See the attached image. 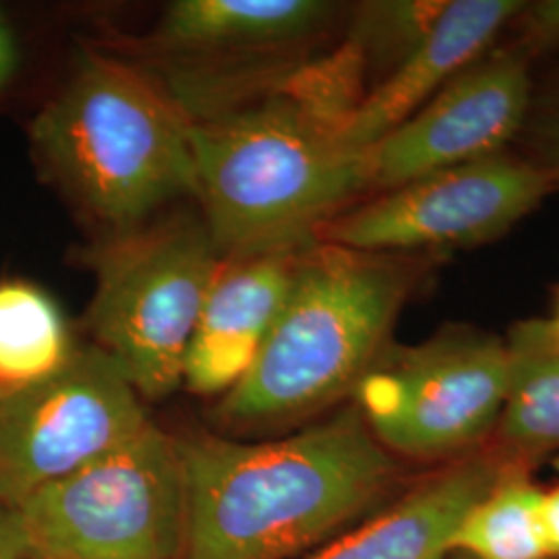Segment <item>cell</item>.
<instances>
[{"instance_id":"d6986e66","label":"cell","mask_w":559,"mask_h":559,"mask_svg":"<svg viewBox=\"0 0 559 559\" xmlns=\"http://www.w3.org/2000/svg\"><path fill=\"white\" fill-rule=\"evenodd\" d=\"M32 558L20 512L0 501V559Z\"/></svg>"},{"instance_id":"277c9868","label":"cell","mask_w":559,"mask_h":559,"mask_svg":"<svg viewBox=\"0 0 559 559\" xmlns=\"http://www.w3.org/2000/svg\"><path fill=\"white\" fill-rule=\"evenodd\" d=\"M191 129L175 94L133 64L87 52L32 122V143L75 201L122 235L195 198Z\"/></svg>"},{"instance_id":"2e32d148","label":"cell","mask_w":559,"mask_h":559,"mask_svg":"<svg viewBox=\"0 0 559 559\" xmlns=\"http://www.w3.org/2000/svg\"><path fill=\"white\" fill-rule=\"evenodd\" d=\"M73 350L57 300L29 282H0V388L52 376Z\"/></svg>"},{"instance_id":"3957f363","label":"cell","mask_w":559,"mask_h":559,"mask_svg":"<svg viewBox=\"0 0 559 559\" xmlns=\"http://www.w3.org/2000/svg\"><path fill=\"white\" fill-rule=\"evenodd\" d=\"M427 258L307 245L258 359L222 399V417L239 425L286 423L353 396L390 348Z\"/></svg>"},{"instance_id":"5bb4252c","label":"cell","mask_w":559,"mask_h":559,"mask_svg":"<svg viewBox=\"0 0 559 559\" xmlns=\"http://www.w3.org/2000/svg\"><path fill=\"white\" fill-rule=\"evenodd\" d=\"M336 15L321 0H177L158 23V46L179 55H261L309 40Z\"/></svg>"},{"instance_id":"cb8c5ba5","label":"cell","mask_w":559,"mask_h":559,"mask_svg":"<svg viewBox=\"0 0 559 559\" xmlns=\"http://www.w3.org/2000/svg\"><path fill=\"white\" fill-rule=\"evenodd\" d=\"M448 559H468V558H462V556H456V554H452V556H450V558Z\"/></svg>"},{"instance_id":"ffe728a7","label":"cell","mask_w":559,"mask_h":559,"mask_svg":"<svg viewBox=\"0 0 559 559\" xmlns=\"http://www.w3.org/2000/svg\"><path fill=\"white\" fill-rule=\"evenodd\" d=\"M528 40L524 44L531 48L533 44H547L559 40V2H545L537 9H528Z\"/></svg>"},{"instance_id":"e0dca14e","label":"cell","mask_w":559,"mask_h":559,"mask_svg":"<svg viewBox=\"0 0 559 559\" xmlns=\"http://www.w3.org/2000/svg\"><path fill=\"white\" fill-rule=\"evenodd\" d=\"M543 489L522 464L510 468L460 522L452 554L468 559H551L543 526Z\"/></svg>"},{"instance_id":"4fadbf2b","label":"cell","mask_w":559,"mask_h":559,"mask_svg":"<svg viewBox=\"0 0 559 559\" xmlns=\"http://www.w3.org/2000/svg\"><path fill=\"white\" fill-rule=\"evenodd\" d=\"M514 466L519 462L485 450L445 462L380 514L305 559H448L466 512Z\"/></svg>"},{"instance_id":"7c38bea8","label":"cell","mask_w":559,"mask_h":559,"mask_svg":"<svg viewBox=\"0 0 559 559\" xmlns=\"http://www.w3.org/2000/svg\"><path fill=\"white\" fill-rule=\"evenodd\" d=\"M526 9L516 0L445 2L425 38L365 94L342 131L348 150L365 154L415 115L441 87L483 57Z\"/></svg>"},{"instance_id":"5b68a950","label":"cell","mask_w":559,"mask_h":559,"mask_svg":"<svg viewBox=\"0 0 559 559\" xmlns=\"http://www.w3.org/2000/svg\"><path fill=\"white\" fill-rule=\"evenodd\" d=\"M203 221L173 218L108 240L94 253L87 325L141 399L177 392L203 302L221 272Z\"/></svg>"},{"instance_id":"7a4b0ae2","label":"cell","mask_w":559,"mask_h":559,"mask_svg":"<svg viewBox=\"0 0 559 559\" xmlns=\"http://www.w3.org/2000/svg\"><path fill=\"white\" fill-rule=\"evenodd\" d=\"M195 198L222 260L302 247L371 189L367 152L342 129L274 87L255 102L193 119Z\"/></svg>"},{"instance_id":"44dd1931","label":"cell","mask_w":559,"mask_h":559,"mask_svg":"<svg viewBox=\"0 0 559 559\" xmlns=\"http://www.w3.org/2000/svg\"><path fill=\"white\" fill-rule=\"evenodd\" d=\"M540 512H543L549 558L559 559V485L549 491H543Z\"/></svg>"},{"instance_id":"7402d4cb","label":"cell","mask_w":559,"mask_h":559,"mask_svg":"<svg viewBox=\"0 0 559 559\" xmlns=\"http://www.w3.org/2000/svg\"><path fill=\"white\" fill-rule=\"evenodd\" d=\"M20 62V50H17V40L13 36L11 25L0 13V90L11 81L17 71Z\"/></svg>"},{"instance_id":"ac0fdd59","label":"cell","mask_w":559,"mask_h":559,"mask_svg":"<svg viewBox=\"0 0 559 559\" xmlns=\"http://www.w3.org/2000/svg\"><path fill=\"white\" fill-rule=\"evenodd\" d=\"M533 160L551 177L559 187V100L547 108L533 124Z\"/></svg>"},{"instance_id":"52a82bcc","label":"cell","mask_w":559,"mask_h":559,"mask_svg":"<svg viewBox=\"0 0 559 559\" xmlns=\"http://www.w3.org/2000/svg\"><path fill=\"white\" fill-rule=\"evenodd\" d=\"M508 376L506 340L456 323L419 344L390 346L353 396L390 454L445 464L496 436Z\"/></svg>"},{"instance_id":"8992f818","label":"cell","mask_w":559,"mask_h":559,"mask_svg":"<svg viewBox=\"0 0 559 559\" xmlns=\"http://www.w3.org/2000/svg\"><path fill=\"white\" fill-rule=\"evenodd\" d=\"M36 559H177L185 483L177 438L152 420L17 508Z\"/></svg>"},{"instance_id":"30bf717a","label":"cell","mask_w":559,"mask_h":559,"mask_svg":"<svg viewBox=\"0 0 559 559\" xmlns=\"http://www.w3.org/2000/svg\"><path fill=\"white\" fill-rule=\"evenodd\" d=\"M531 50L489 48L448 81L415 115L369 152L371 189L390 191L408 180L506 152L531 106Z\"/></svg>"},{"instance_id":"8fae6325","label":"cell","mask_w":559,"mask_h":559,"mask_svg":"<svg viewBox=\"0 0 559 559\" xmlns=\"http://www.w3.org/2000/svg\"><path fill=\"white\" fill-rule=\"evenodd\" d=\"M305 247L224 260L185 359L187 388L198 394L230 392L247 376L278 318Z\"/></svg>"},{"instance_id":"d4e9b609","label":"cell","mask_w":559,"mask_h":559,"mask_svg":"<svg viewBox=\"0 0 559 559\" xmlns=\"http://www.w3.org/2000/svg\"><path fill=\"white\" fill-rule=\"evenodd\" d=\"M27 559H36V558H27Z\"/></svg>"},{"instance_id":"ba28073f","label":"cell","mask_w":559,"mask_h":559,"mask_svg":"<svg viewBox=\"0 0 559 559\" xmlns=\"http://www.w3.org/2000/svg\"><path fill=\"white\" fill-rule=\"evenodd\" d=\"M147 423L140 394L96 344L75 348L44 380L0 388V501L17 510Z\"/></svg>"},{"instance_id":"6da1fadb","label":"cell","mask_w":559,"mask_h":559,"mask_svg":"<svg viewBox=\"0 0 559 559\" xmlns=\"http://www.w3.org/2000/svg\"><path fill=\"white\" fill-rule=\"evenodd\" d=\"M185 483L182 559H288L383 498L392 454L355 404L282 440H177Z\"/></svg>"},{"instance_id":"603a6c76","label":"cell","mask_w":559,"mask_h":559,"mask_svg":"<svg viewBox=\"0 0 559 559\" xmlns=\"http://www.w3.org/2000/svg\"><path fill=\"white\" fill-rule=\"evenodd\" d=\"M547 321V328L551 332V338L556 340V344L559 346V290L558 297H556V305H554V316Z\"/></svg>"},{"instance_id":"9a60e30c","label":"cell","mask_w":559,"mask_h":559,"mask_svg":"<svg viewBox=\"0 0 559 559\" xmlns=\"http://www.w3.org/2000/svg\"><path fill=\"white\" fill-rule=\"evenodd\" d=\"M506 348L510 376L496 452L522 464L559 450V346L547 321L526 320L510 330Z\"/></svg>"},{"instance_id":"9c48e42d","label":"cell","mask_w":559,"mask_h":559,"mask_svg":"<svg viewBox=\"0 0 559 559\" xmlns=\"http://www.w3.org/2000/svg\"><path fill=\"white\" fill-rule=\"evenodd\" d=\"M556 189L533 158L501 152L408 180L344 210L316 240L383 255H438L503 237Z\"/></svg>"}]
</instances>
